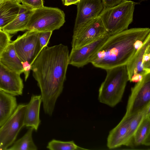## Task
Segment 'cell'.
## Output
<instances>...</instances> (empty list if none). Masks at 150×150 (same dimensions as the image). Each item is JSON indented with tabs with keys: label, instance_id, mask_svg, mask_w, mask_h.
<instances>
[{
	"label": "cell",
	"instance_id": "cell-29",
	"mask_svg": "<svg viewBox=\"0 0 150 150\" xmlns=\"http://www.w3.org/2000/svg\"><path fill=\"white\" fill-rule=\"evenodd\" d=\"M4 1H8L13 2L18 4H20L21 3V0H2Z\"/></svg>",
	"mask_w": 150,
	"mask_h": 150
},
{
	"label": "cell",
	"instance_id": "cell-28",
	"mask_svg": "<svg viewBox=\"0 0 150 150\" xmlns=\"http://www.w3.org/2000/svg\"><path fill=\"white\" fill-rule=\"evenodd\" d=\"M80 0H64L62 3L65 6H69L72 4H77Z\"/></svg>",
	"mask_w": 150,
	"mask_h": 150
},
{
	"label": "cell",
	"instance_id": "cell-8",
	"mask_svg": "<svg viewBox=\"0 0 150 150\" xmlns=\"http://www.w3.org/2000/svg\"><path fill=\"white\" fill-rule=\"evenodd\" d=\"M107 34H108L98 16L73 31L71 42L72 49L81 47Z\"/></svg>",
	"mask_w": 150,
	"mask_h": 150
},
{
	"label": "cell",
	"instance_id": "cell-3",
	"mask_svg": "<svg viewBox=\"0 0 150 150\" xmlns=\"http://www.w3.org/2000/svg\"><path fill=\"white\" fill-rule=\"evenodd\" d=\"M105 70L106 75L99 88L98 100L113 108L121 101L129 81L128 75L126 65Z\"/></svg>",
	"mask_w": 150,
	"mask_h": 150
},
{
	"label": "cell",
	"instance_id": "cell-15",
	"mask_svg": "<svg viewBox=\"0 0 150 150\" xmlns=\"http://www.w3.org/2000/svg\"><path fill=\"white\" fill-rule=\"evenodd\" d=\"M42 103L40 95H33L29 103L27 104L25 113L24 127L32 128L37 131L40 125V111Z\"/></svg>",
	"mask_w": 150,
	"mask_h": 150
},
{
	"label": "cell",
	"instance_id": "cell-22",
	"mask_svg": "<svg viewBox=\"0 0 150 150\" xmlns=\"http://www.w3.org/2000/svg\"><path fill=\"white\" fill-rule=\"evenodd\" d=\"M46 148L50 150H87L78 146L73 141L64 142L55 139L49 142Z\"/></svg>",
	"mask_w": 150,
	"mask_h": 150
},
{
	"label": "cell",
	"instance_id": "cell-5",
	"mask_svg": "<svg viewBox=\"0 0 150 150\" xmlns=\"http://www.w3.org/2000/svg\"><path fill=\"white\" fill-rule=\"evenodd\" d=\"M65 22V14L63 11L57 8L44 6L34 10L25 30L53 32L59 29Z\"/></svg>",
	"mask_w": 150,
	"mask_h": 150
},
{
	"label": "cell",
	"instance_id": "cell-13",
	"mask_svg": "<svg viewBox=\"0 0 150 150\" xmlns=\"http://www.w3.org/2000/svg\"><path fill=\"white\" fill-rule=\"evenodd\" d=\"M76 5L77 13L73 31L98 16L104 8L101 0H80Z\"/></svg>",
	"mask_w": 150,
	"mask_h": 150
},
{
	"label": "cell",
	"instance_id": "cell-21",
	"mask_svg": "<svg viewBox=\"0 0 150 150\" xmlns=\"http://www.w3.org/2000/svg\"><path fill=\"white\" fill-rule=\"evenodd\" d=\"M34 129L29 128L26 133L21 138L16 141L7 150H37L32 137Z\"/></svg>",
	"mask_w": 150,
	"mask_h": 150
},
{
	"label": "cell",
	"instance_id": "cell-25",
	"mask_svg": "<svg viewBox=\"0 0 150 150\" xmlns=\"http://www.w3.org/2000/svg\"><path fill=\"white\" fill-rule=\"evenodd\" d=\"M22 5L31 9H36L43 7V0H21Z\"/></svg>",
	"mask_w": 150,
	"mask_h": 150
},
{
	"label": "cell",
	"instance_id": "cell-9",
	"mask_svg": "<svg viewBox=\"0 0 150 150\" xmlns=\"http://www.w3.org/2000/svg\"><path fill=\"white\" fill-rule=\"evenodd\" d=\"M16 51L22 62H28L31 65L41 50L38 32L27 30L12 42Z\"/></svg>",
	"mask_w": 150,
	"mask_h": 150
},
{
	"label": "cell",
	"instance_id": "cell-24",
	"mask_svg": "<svg viewBox=\"0 0 150 150\" xmlns=\"http://www.w3.org/2000/svg\"><path fill=\"white\" fill-rule=\"evenodd\" d=\"M52 33V31L38 32V39L41 50L47 46Z\"/></svg>",
	"mask_w": 150,
	"mask_h": 150
},
{
	"label": "cell",
	"instance_id": "cell-32",
	"mask_svg": "<svg viewBox=\"0 0 150 150\" xmlns=\"http://www.w3.org/2000/svg\"><path fill=\"white\" fill-rule=\"evenodd\" d=\"M1 30V29H0V30Z\"/></svg>",
	"mask_w": 150,
	"mask_h": 150
},
{
	"label": "cell",
	"instance_id": "cell-17",
	"mask_svg": "<svg viewBox=\"0 0 150 150\" xmlns=\"http://www.w3.org/2000/svg\"><path fill=\"white\" fill-rule=\"evenodd\" d=\"M17 106L15 96L0 90V126L12 115Z\"/></svg>",
	"mask_w": 150,
	"mask_h": 150
},
{
	"label": "cell",
	"instance_id": "cell-30",
	"mask_svg": "<svg viewBox=\"0 0 150 150\" xmlns=\"http://www.w3.org/2000/svg\"><path fill=\"white\" fill-rule=\"evenodd\" d=\"M3 1L2 0H0V5L2 3Z\"/></svg>",
	"mask_w": 150,
	"mask_h": 150
},
{
	"label": "cell",
	"instance_id": "cell-33",
	"mask_svg": "<svg viewBox=\"0 0 150 150\" xmlns=\"http://www.w3.org/2000/svg\"><path fill=\"white\" fill-rule=\"evenodd\" d=\"M62 0V1H63V0Z\"/></svg>",
	"mask_w": 150,
	"mask_h": 150
},
{
	"label": "cell",
	"instance_id": "cell-14",
	"mask_svg": "<svg viewBox=\"0 0 150 150\" xmlns=\"http://www.w3.org/2000/svg\"><path fill=\"white\" fill-rule=\"evenodd\" d=\"M23 87L20 74L8 69L0 63V90L15 96L22 94Z\"/></svg>",
	"mask_w": 150,
	"mask_h": 150
},
{
	"label": "cell",
	"instance_id": "cell-7",
	"mask_svg": "<svg viewBox=\"0 0 150 150\" xmlns=\"http://www.w3.org/2000/svg\"><path fill=\"white\" fill-rule=\"evenodd\" d=\"M126 66L130 82L136 83L150 73V37Z\"/></svg>",
	"mask_w": 150,
	"mask_h": 150
},
{
	"label": "cell",
	"instance_id": "cell-23",
	"mask_svg": "<svg viewBox=\"0 0 150 150\" xmlns=\"http://www.w3.org/2000/svg\"><path fill=\"white\" fill-rule=\"evenodd\" d=\"M11 37L9 34L0 30V59L1 55L8 45L11 42Z\"/></svg>",
	"mask_w": 150,
	"mask_h": 150
},
{
	"label": "cell",
	"instance_id": "cell-20",
	"mask_svg": "<svg viewBox=\"0 0 150 150\" xmlns=\"http://www.w3.org/2000/svg\"><path fill=\"white\" fill-rule=\"evenodd\" d=\"M33 9H30L22 13L18 14L15 18L2 29L10 34L25 30V28Z\"/></svg>",
	"mask_w": 150,
	"mask_h": 150
},
{
	"label": "cell",
	"instance_id": "cell-31",
	"mask_svg": "<svg viewBox=\"0 0 150 150\" xmlns=\"http://www.w3.org/2000/svg\"><path fill=\"white\" fill-rule=\"evenodd\" d=\"M64 0H63V1H62V3L64 2Z\"/></svg>",
	"mask_w": 150,
	"mask_h": 150
},
{
	"label": "cell",
	"instance_id": "cell-18",
	"mask_svg": "<svg viewBox=\"0 0 150 150\" xmlns=\"http://www.w3.org/2000/svg\"><path fill=\"white\" fill-rule=\"evenodd\" d=\"M21 5L11 1H3L0 5V29L2 30L15 18Z\"/></svg>",
	"mask_w": 150,
	"mask_h": 150
},
{
	"label": "cell",
	"instance_id": "cell-10",
	"mask_svg": "<svg viewBox=\"0 0 150 150\" xmlns=\"http://www.w3.org/2000/svg\"><path fill=\"white\" fill-rule=\"evenodd\" d=\"M150 103V73L145 76L131 89L125 115L129 116Z\"/></svg>",
	"mask_w": 150,
	"mask_h": 150
},
{
	"label": "cell",
	"instance_id": "cell-16",
	"mask_svg": "<svg viewBox=\"0 0 150 150\" xmlns=\"http://www.w3.org/2000/svg\"><path fill=\"white\" fill-rule=\"evenodd\" d=\"M22 62L12 42H10L2 54L0 63L8 69L21 74L24 72Z\"/></svg>",
	"mask_w": 150,
	"mask_h": 150
},
{
	"label": "cell",
	"instance_id": "cell-4",
	"mask_svg": "<svg viewBox=\"0 0 150 150\" xmlns=\"http://www.w3.org/2000/svg\"><path fill=\"white\" fill-rule=\"evenodd\" d=\"M135 4L132 1L124 0L113 7L103 8L99 16L110 35L128 29L133 21Z\"/></svg>",
	"mask_w": 150,
	"mask_h": 150
},
{
	"label": "cell",
	"instance_id": "cell-2",
	"mask_svg": "<svg viewBox=\"0 0 150 150\" xmlns=\"http://www.w3.org/2000/svg\"><path fill=\"white\" fill-rule=\"evenodd\" d=\"M150 37V29L146 28L128 29L110 35L90 63L105 70L126 65Z\"/></svg>",
	"mask_w": 150,
	"mask_h": 150
},
{
	"label": "cell",
	"instance_id": "cell-19",
	"mask_svg": "<svg viewBox=\"0 0 150 150\" xmlns=\"http://www.w3.org/2000/svg\"><path fill=\"white\" fill-rule=\"evenodd\" d=\"M134 146L150 145V115H146L136 129L133 137Z\"/></svg>",
	"mask_w": 150,
	"mask_h": 150
},
{
	"label": "cell",
	"instance_id": "cell-6",
	"mask_svg": "<svg viewBox=\"0 0 150 150\" xmlns=\"http://www.w3.org/2000/svg\"><path fill=\"white\" fill-rule=\"evenodd\" d=\"M27 104L18 106L10 117L0 126V150H7L15 141L24 121Z\"/></svg>",
	"mask_w": 150,
	"mask_h": 150
},
{
	"label": "cell",
	"instance_id": "cell-12",
	"mask_svg": "<svg viewBox=\"0 0 150 150\" xmlns=\"http://www.w3.org/2000/svg\"><path fill=\"white\" fill-rule=\"evenodd\" d=\"M129 116L124 115L119 123L109 132L107 140V146L110 149L122 146L133 147V141L129 131Z\"/></svg>",
	"mask_w": 150,
	"mask_h": 150
},
{
	"label": "cell",
	"instance_id": "cell-26",
	"mask_svg": "<svg viewBox=\"0 0 150 150\" xmlns=\"http://www.w3.org/2000/svg\"><path fill=\"white\" fill-rule=\"evenodd\" d=\"M104 8L113 7L124 0H101Z\"/></svg>",
	"mask_w": 150,
	"mask_h": 150
},
{
	"label": "cell",
	"instance_id": "cell-27",
	"mask_svg": "<svg viewBox=\"0 0 150 150\" xmlns=\"http://www.w3.org/2000/svg\"><path fill=\"white\" fill-rule=\"evenodd\" d=\"M22 64L24 71L25 80L26 81L29 76L32 65L27 61L22 62Z\"/></svg>",
	"mask_w": 150,
	"mask_h": 150
},
{
	"label": "cell",
	"instance_id": "cell-1",
	"mask_svg": "<svg viewBox=\"0 0 150 150\" xmlns=\"http://www.w3.org/2000/svg\"><path fill=\"white\" fill-rule=\"evenodd\" d=\"M69 55L67 45L47 46L41 50L31 66L33 76L40 91L43 110L50 116L63 90Z\"/></svg>",
	"mask_w": 150,
	"mask_h": 150
},
{
	"label": "cell",
	"instance_id": "cell-11",
	"mask_svg": "<svg viewBox=\"0 0 150 150\" xmlns=\"http://www.w3.org/2000/svg\"><path fill=\"white\" fill-rule=\"evenodd\" d=\"M110 36L108 34H106L81 47L72 49L69 55V64L80 68L90 63L92 57Z\"/></svg>",
	"mask_w": 150,
	"mask_h": 150
}]
</instances>
